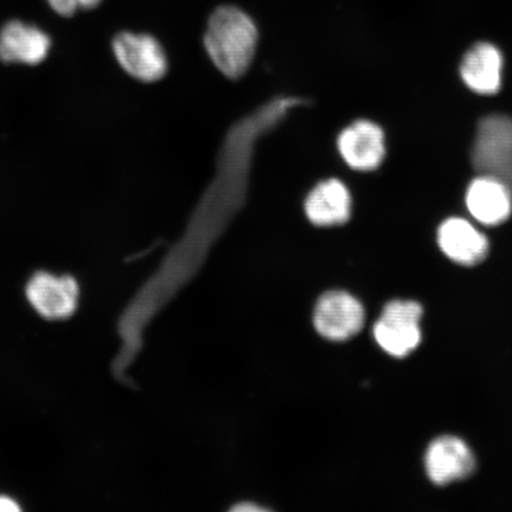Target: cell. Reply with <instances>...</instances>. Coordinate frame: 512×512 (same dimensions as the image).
<instances>
[{"instance_id": "obj_1", "label": "cell", "mask_w": 512, "mask_h": 512, "mask_svg": "<svg viewBox=\"0 0 512 512\" xmlns=\"http://www.w3.org/2000/svg\"><path fill=\"white\" fill-rule=\"evenodd\" d=\"M258 38V29L246 12L235 6H221L209 19L204 48L214 66L236 80L251 67Z\"/></svg>"}, {"instance_id": "obj_2", "label": "cell", "mask_w": 512, "mask_h": 512, "mask_svg": "<svg viewBox=\"0 0 512 512\" xmlns=\"http://www.w3.org/2000/svg\"><path fill=\"white\" fill-rule=\"evenodd\" d=\"M473 166L480 174L501 179L512 189V118L491 114L480 120L472 149Z\"/></svg>"}, {"instance_id": "obj_3", "label": "cell", "mask_w": 512, "mask_h": 512, "mask_svg": "<svg viewBox=\"0 0 512 512\" xmlns=\"http://www.w3.org/2000/svg\"><path fill=\"white\" fill-rule=\"evenodd\" d=\"M422 315L424 309L414 300H394L388 303L374 326L375 341L395 358L411 355L421 343Z\"/></svg>"}, {"instance_id": "obj_4", "label": "cell", "mask_w": 512, "mask_h": 512, "mask_svg": "<svg viewBox=\"0 0 512 512\" xmlns=\"http://www.w3.org/2000/svg\"><path fill=\"white\" fill-rule=\"evenodd\" d=\"M113 54L119 66L142 82H156L168 72V59L155 37L134 32H120L113 38Z\"/></svg>"}, {"instance_id": "obj_5", "label": "cell", "mask_w": 512, "mask_h": 512, "mask_svg": "<svg viewBox=\"0 0 512 512\" xmlns=\"http://www.w3.org/2000/svg\"><path fill=\"white\" fill-rule=\"evenodd\" d=\"M27 297L34 309L46 319H66L78 306L79 285L70 275L38 272L27 286Z\"/></svg>"}, {"instance_id": "obj_6", "label": "cell", "mask_w": 512, "mask_h": 512, "mask_svg": "<svg viewBox=\"0 0 512 512\" xmlns=\"http://www.w3.org/2000/svg\"><path fill=\"white\" fill-rule=\"evenodd\" d=\"M425 467L434 485L446 486L469 478L476 470V458L464 440L444 435L428 446Z\"/></svg>"}, {"instance_id": "obj_7", "label": "cell", "mask_w": 512, "mask_h": 512, "mask_svg": "<svg viewBox=\"0 0 512 512\" xmlns=\"http://www.w3.org/2000/svg\"><path fill=\"white\" fill-rule=\"evenodd\" d=\"M364 317L363 306L355 297L347 292L334 291L319 299L315 325L323 337L342 342L362 330Z\"/></svg>"}, {"instance_id": "obj_8", "label": "cell", "mask_w": 512, "mask_h": 512, "mask_svg": "<svg viewBox=\"0 0 512 512\" xmlns=\"http://www.w3.org/2000/svg\"><path fill=\"white\" fill-rule=\"evenodd\" d=\"M337 147L344 162L356 171L376 170L386 156L382 128L369 120H358L344 128Z\"/></svg>"}, {"instance_id": "obj_9", "label": "cell", "mask_w": 512, "mask_h": 512, "mask_svg": "<svg viewBox=\"0 0 512 512\" xmlns=\"http://www.w3.org/2000/svg\"><path fill=\"white\" fill-rule=\"evenodd\" d=\"M466 207L484 226H499L512 214V189L501 179L482 174L467 188Z\"/></svg>"}, {"instance_id": "obj_10", "label": "cell", "mask_w": 512, "mask_h": 512, "mask_svg": "<svg viewBox=\"0 0 512 512\" xmlns=\"http://www.w3.org/2000/svg\"><path fill=\"white\" fill-rule=\"evenodd\" d=\"M51 38L34 24L10 21L0 29V61L38 66L47 59Z\"/></svg>"}, {"instance_id": "obj_11", "label": "cell", "mask_w": 512, "mask_h": 512, "mask_svg": "<svg viewBox=\"0 0 512 512\" xmlns=\"http://www.w3.org/2000/svg\"><path fill=\"white\" fill-rule=\"evenodd\" d=\"M438 243L448 259L462 266H476L489 253L486 236L460 217H451L440 224Z\"/></svg>"}, {"instance_id": "obj_12", "label": "cell", "mask_w": 512, "mask_h": 512, "mask_svg": "<svg viewBox=\"0 0 512 512\" xmlns=\"http://www.w3.org/2000/svg\"><path fill=\"white\" fill-rule=\"evenodd\" d=\"M352 200L350 191L339 179L320 182L305 200L307 219L317 227H334L349 221Z\"/></svg>"}, {"instance_id": "obj_13", "label": "cell", "mask_w": 512, "mask_h": 512, "mask_svg": "<svg viewBox=\"0 0 512 512\" xmlns=\"http://www.w3.org/2000/svg\"><path fill=\"white\" fill-rule=\"evenodd\" d=\"M503 55L494 44L480 42L473 46L460 64L465 85L480 95H495L502 87Z\"/></svg>"}, {"instance_id": "obj_14", "label": "cell", "mask_w": 512, "mask_h": 512, "mask_svg": "<svg viewBox=\"0 0 512 512\" xmlns=\"http://www.w3.org/2000/svg\"><path fill=\"white\" fill-rule=\"evenodd\" d=\"M51 10L61 17H73L79 11L98 8L102 0H47Z\"/></svg>"}, {"instance_id": "obj_15", "label": "cell", "mask_w": 512, "mask_h": 512, "mask_svg": "<svg viewBox=\"0 0 512 512\" xmlns=\"http://www.w3.org/2000/svg\"><path fill=\"white\" fill-rule=\"evenodd\" d=\"M19 505L14 499L6 496H0V512H14L19 511Z\"/></svg>"}]
</instances>
